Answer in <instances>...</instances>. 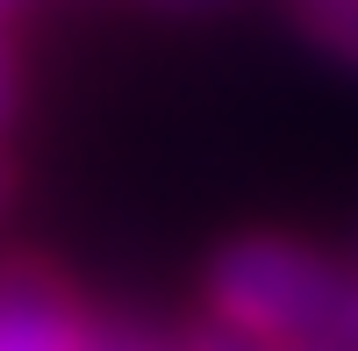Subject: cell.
Wrapping results in <instances>:
<instances>
[{
    "label": "cell",
    "instance_id": "6da1fadb",
    "mask_svg": "<svg viewBox=\"0 0 358 351\" xmlns=\"http://www.w3.org/2000/svg\"><path fill=\"white\" fill-rule=\"evenodd\" d=\"M351 273L294 237H236L208 266V323L251 344L351 351Z\"/></svg>",
    "mask_w": 358,
    "mask_h": 351
},
{
    "label": "cell",
    "instance_id": "7a4b0ae2",
    "mask_svg": "<svg viewBox=\"0 0 358 351\" xmlns=\"http://www.w3.org/2000/svg\"><path fill=\"white\" fill-rule=\"evenodd\" d=\"M0 351H101V323L50 266H0Z\"/></svg>",
    "mask_w": 358,
    "mask_h": 351
},
{
    "label": "cell",
    "instance_id": "3957f363",
    "mask_svg": "<svg viewBox=\"0 0 358 351\" xmlns=\"http://www.w3.org/2000/svg\"><path fill=\"white\" fill-rule=\"evenodd\" d=\"M301 29H308L330 57L358 65V0H301Z\"/></svg>",
    "mask_w": 358,
    "mask_h": 351
},
{
    "label": "cell",
    "instance_id": "277c9868",
    "mask_svg": "<svg viewBox=\"0 0 358 351\" xmlns=\"http://www.w3.org/2000/svg\"><path fill=\"white\" fill-rule=\"evenodd\" d=\"M179 344H187V351H322V344H251V337H229L215 323H194Z\"/></svg>",
    "mask_w": 358,
    "mask_h": 351
},
{
    "label": "cell",
    "instance_id": "5b68a950",
    "mask_svg": "<svg viewBox=\"0 0 358 351\" xmlns=\"http://www.w3.org/2000/svg\"><path fill=\"white\" fill-rule=\"evenodd\" d=\"M101 351H187V344L158 337V330H136V323H101Z\"/></svg>",
    "mask_w": 358,
    "mask_h": 351
},
{
    "label": "cell",
    "instance_id": "8992f818",
    "mask_svg": "<svg viewBox=\"0 0 358 351\" xmlns=\"http://www.w3.org/2000/svg\"><path fill=\"white\" fill-rule=\"evenodd\" d=\"M15 115V57H8V43H0V122Z\"/></svg>",
    "mask_w": 358,
    "mask_h": 351
},
{
    "label": "cell",
    "instance_id": "52a82bcc",
    "mask_svg": "<svg viewBox=\"0 0 358 351\" xmlns=\"http://www.w3.org/2000/svg\"><path fill=\"white\" fill-rule=\"evenodd\" d=\"M8 194H15V165L0 158V208H8Z\"/></svg>",
    "mask_w": 358,
    "mask_h": 351
},
{
    "label": "cell",
    "instance_id": "ba28073f",
    "mask_svg": "<svg viewBox=\"0 0 358 351\" xmlns=\"http://www.w3.org/2000/svg\"><path fill=\"white\" fill-rule=\"evenodd\" d=\"M165 8H215V0H165Z\"/></svg>",
    "mask_w": 358,
    "mask_h": 351
},
{
    "label": "cell",
    "instance_id": "9c48e42d",
    "mask_svg": "<svg viewBox=\"0 0 358 351\" xmlns=\"http://www.w3.org/2000/svg\"><path fill=\"white\" fill-rule=\"evenodd\" d=\"M0 8H15V0H0Z\"/></svg>",
    "mask_w": 358,
    "mask_h": 351
}]
</instances>
